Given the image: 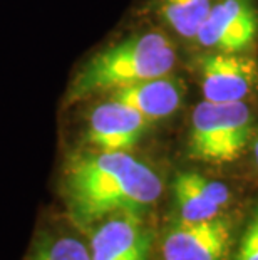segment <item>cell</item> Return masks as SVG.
I'll use <instances>...</instances> for the list:
<instances>
[{"instance_id": "cell-1", "label": "cell", "mask_w": 258, "mask_h": 260, "mask_svg": "<svg viewBox=\"0 0 258 260\" xmlns=\"http://www.w3.org/2000/svg\"><path fill=\"white\" fill-rule=\"evenodd\" d=\"M60 190L72 222L87 229L116 213L142 215L163 191L150 165L129 151H76L65 159Z\"/></svg>"}, {"instance_id": "cell-2", "label": "cell", "mask_w": 258, "mask_h": 260, "mask_svg": "<svg viewBox=\"0 0 258 260\" xmlns=\"http://www.w3.org/2000/svg\"><path fill=\"white\" fill-rule=\"evenodd\" d=\"M178 62L174 42L163 30L133 34L91 54L65 87L62 109L134 82L169 74Z\"/></svg>"}, {"instance_id": "cell-3", "label": "cell", "mask_w": 258, "mask_h": 260, "mask_svg": "<svg viewBox=\"0 0 258 260\" xmlns=\"http://www.w3.org/2000/svg\"><path fill=\"white\" fill-rule=\"evenodd\" d=\"M248 103H211L203 99L191 114L190 156L208 165H228L243 154L253 135Z\"/></svg>"}, {"instance_id": "cell-4", "label": "cell", "mask_w": 258, "mask_h": 260, "mask_svg": "<svg viewBox=\"0 0 258 260\" xmlns=\"http://www.w3.org/2000/svg\"><path fill=\"white\" fill-rule=\"evenodd\" d=\"M205 101L243 103L258 91V60L250 52H213L196 60Z\"/></svg>"}, {"instance_id": "cell-5", "label": "cell", "mask_w": 258, "mask_h": 260, "mask_svg": "<svg viewBox=\"0 0 258 260\" xmlns=\"http://www.w3.org/2000/svg\"><path fill=\"white\" fill-rule=\"evenodd\" d=\"M193 41L205 51L250 52L258 41L253 0H215Z\"/></svg>"}, {"instance_id": "cell-6", "label": "cell", "mask_w": 258, "mask_h": 260, "mask_svg": "<svg viewBox=\"0 0 258 260\" xmlns=\"http://www.w3.org/2000/svg\"><path fill=\"white\" fill-rule=\"evenodd\" d=\"M150 124L136 109L106 94L87 111L84 138L97 151H129Z\"/></svg>"}, {"instance_id": "cell-7", "label": "cell", "mask_w": 258, "mask_h": 260, "mask_svg": "<svg viewBox=\"0 0 258 260\" xmlns=\"http://www.w3.org/2000/svg\"><path fill=\"white\" fill-rule=\"evenodd\" d=\"M232 223L222 215L206 222L174 223L164 237L163 260H227Z\"/></svg>"}, {"instance_id": "cell-8", "label": "cell", "mask_w": 258, "mask_h": 260, "mask_svg": "<svg viewBox=\"0 0 258 260\" xmlns=\"http://www.w3.org/2000/svg\"><path fill=\"white\" fill-rule=\"evenodd\" d=\"M151 232L141 215L116 213L96 223L91 237V260H148Z\"/></svg>"}, {"instance_id": "cell-9", "label": "cell", "mask_w": 258, "mask_h": 260, "mask_svg": "<svg viewBox=\"0 0 258 260\" xmlns=\"http://www.w3.org/2000/svg\"><path fill=\"white\" fill-rule=\"evenodd\" d=\"M107 96L128 104L141 116H144L150 123H155L173 116L183 106L186 86L181 77L169 73L119 87Z\"/></svg>"}, {"instance_id": "cell-10", "label": "cell", "mask_w": 258, "mask_h": 260, "mask_svg": "<svg viewBox=\"0 0 258 260\" xmlns=\"http://www.w3.org/2000/svg\"><path fill=\"white\" fill-rule=\"evenodd\" d=\"M173 195L179 220L188 223L219 217L232 198L227 185L196 171H181L176 175L173 181Z\"/></svg>"}, {"instance_id": "cell-11", "label": "cell", "mask_w": 258, "mask_h": 260, "mask_svg": "<svg viewBox=\"0 0 258 260\" xmlns=\"http://www.w3.org/2000/svg\"><path fill=\"white\" fill-rule=\"evenodd\" d=\"M215 0H155L156 14L178 37L193 41Z\"/></svg>"}, {"instance_id": "cell-12", "label": "cell", "mask_w": 258, "mask_h": 260, "mask_svg": "<svg viewBox=\"0 0 258 260\" xmlns=\"http://www.w3.org/2000/svg\"><path fill=\"white\" fill-rule=\"evenodd\" d=\"M30 260H91L89 248L72 235H44Z\"/></svg>"}, {"instance_id": "cell-13", "label": "cell", "mask_w": 258, "mask_h": 260, "mask_svg": "<svg viewBox=\"0 0 258 260\" xmlns=\"http://www.w3.org/2000/svg\"><path fill=\"white\" fill-rule=\"evenodd\" d=\"M235 260H258V205L240 240Z\"/></svg>"}, {"instance_id": "cell-14", "label": "cell", "mask_w": 258, "mask_h": 260, "mask_svg": "<svg viewBox=\"0 0 258 260\" xmlns=\"http://www.w3.org/2000/svg\"><path fill=\"white\" fill-rule=\"evenodd\" d=\"M251 151H253V159H255V165L258 167V138L253 143V148H251Z\"/></svg>"}]
</instances>
